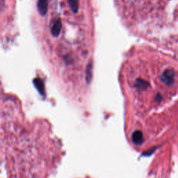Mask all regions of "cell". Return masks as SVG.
<instances>
[{
  "label": "cell",
  "mask_w": 178,
  "mask_h": 178,
  "mask_svg": "<svg viewBox=\"0 0 178 178\" xmlns=\"http://www.w3.org/2000/svg\"><path fill=\"white\" fill-rule=\"evenodd\" d=\"M175 73L173 70H166L162 73L161 79L166 85H171L174 82Z\"/></svg>",
  "instance_id": "cell-1"
},
{
  "label": "cell",
  "mask_w": 178,
  "mask_h": 178,
  "mask_svg": "<svg viewBox=\"0 0 178 178\" xmlns=\"http://www.w3.org/2000/svg\"><path fill=\"white\" fill-rule=\"evenodd\" d=\"M38 10L41 15H45L47 12L48 0H38Z\"/></svg>",
  "instance_id": "cell-2"
},
{
  "label": "cell",
  "mask_w": 178,
  "mask_h": 178,
  "mask_svg": "<svg viewBox=\"0 0 178 178\" xmlns=\"http://www.w3.org/2000/svg\"><path fill=\"white\" fill-rule=\"evenodd\" d=\"M93 64L92 62H91L90 63H88L87 68H86V79L87 83H90L91 78H92V74H93Z\"/></svg>",
  "instance_id": "cell-5"
},
{
  "label": "cell",
  "mask_w": 178,
  "mask_h": 178,
  "mask_svg": "<svg viewBox=\"0 0 178 178\" xmlns=\"http://www.w3.org/2000/svg\"><path fill=\"white\" fill-rule=\"evenodd\" d=\"M135 87L138 89H142V90H143V89H145L147 88V86H148V83L147 82V81L143 80V79H137L135 82Z\"/></svg>",
  "instance_id": "cell-6"
},
{
  "label": "cell",
  "mask_w": 178,
  "mask_h": 178,
  "mask_svg": "<svg viewBox=\"0 0 178 178\" xmlns=\"http://www.w3.org/2000/svg\"><path fill=\"white\" fill-rule=\"evenodd\" d=\"M143 139V134L141 133V132H134V135H133V140L136 143H142Z\"/></svg>",
  "instance_id": "cell-7"
},
{
  "label": "cell",
  "mask_w": 178,
  "mask_h": 178,
  "mask_svg": "<svg viewBox=\"0 0 178 178\" xmlns=\"http://www.w3.org/2000/svg\"><path fill=\"white\" fill-rule=\"evenodd\" d=\"M69 6L74 13L78 11V0H68Z\"/></svg>",
  "instance_id": "cell-8"
},
{
  "label": "cell",
  "mask_w": 178,
  "mask_h": 178,
  "mask_svg": "<svg viewBox=\"0 0 178 178\" xmlns=\"http://www.w3.org/2000/svg\"><path fill=\"white\" fill-rule=\"evenodd\" d=\"M33 84H34L36 88L38 89V91H39L42 95L44 94V84H43V82L41 79L39 78L35 79L34 80H33Z\"/></svg>",
  "instance_id": "cell-4"
},
{
  "label": "cell",
  "mask_w": 178,
  "mask_h": 178,
  "mask_svg": "<svg viewBox=\"0 0 178 178\" xmlns=\"http://www.w3.org/2000/svg\"><path fill=\"white\" fill-rule=\"evenodd\" d=\"M61 20L60 19H57L53 24L51 28V32L54 36H58L61 33Z\"/></svg>",
  "instance_id": "cell-3"
}]
</instances>
